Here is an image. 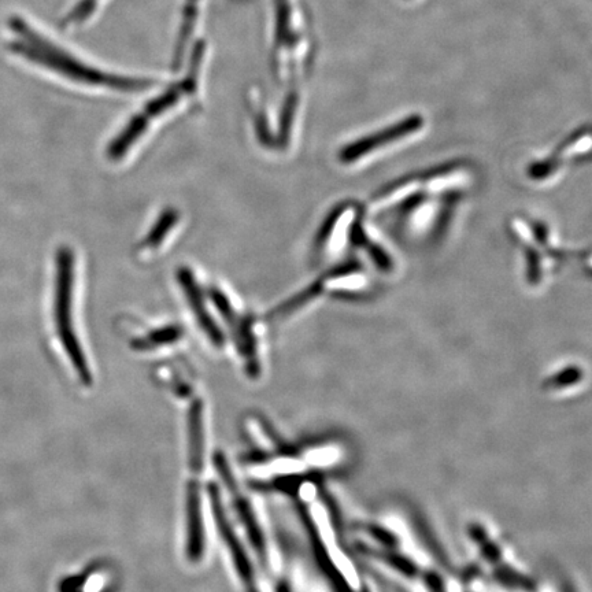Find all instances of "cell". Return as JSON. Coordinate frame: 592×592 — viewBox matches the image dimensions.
Instances as JSON below:
<instances>
[{
	"mask_svg": "<svg viewBox=\"0 0 592 592\" xmlns=\"http://www.w3.org/2000/svg\"><path fill=\"white\" fill-rule=\"evenodd\" d=\"M96 9H98V0H80L70 11L68 17L64 18L62 27L83 24V22L90 20Z\"/></svg>",
	"mask_w": 592,
	"mask_h": 592,
	"instance_id": "cell-10",
	"label": "cell"
},
{
	"mask_svg": "<svg viewBox=\"0 0 592 592\" xmlns=\"http://www.w3.org/2000/svg\"><path fill=\"white\" fill-rule=\"evenodd\" d=\"M74 255L69 247H61L57 253L55 272L54 321L65 353L85 386L92 383V373L83 347L77 338L73 324Z\"/></svg>",
	"mask_w": 592,
	"mask_h": 592,
	"instance_id": "cell-2",
	"label": "cell"
},
{
	"mask_svg": "<svg viewBox=\"0 0 592 592\" xmlns=\"http://www.w3.org/2000/svg\"><path fill=\"white\" fill-rule=\"evenodd\" d=\"M421 128H423V118L420 116L406 118V120L399 122L394 127L386 129V131H381L377 135L369 136V138L361 139L357 143L350 144V146L344 148L342 154H340V159L346 162V164L357 161V159L368 155L370 151H375L377 148L395 142V140L412 135V133Z\"/></svg>",
	"mask_w": 592,
	"mask_h": 592,
	"instance_id": "cell-6",
	"label": "cell"
},
{
	"mask_svg": "<svg viewBox=\"0 0 592 592\" xmlns=\"http://www.w3.org/2000/svg\"><path fill=\"white\" fill-rule=\"evenodd\" d=\"M9 27L18 37L7 46L13 53L21 55L43 68L53 70L66 79L76 81V83L94 85V87H106L110 90L127 92L142 91L151 85V81L148 80L127 79V77L103 73L101 70L90 68L29 27L27 21L22 20L21 17H11Z\"/></svg>",
	"mask_w": 592,
	"mask_h": 592,
	"instance_id": "cell-1",
	"label": "cell"
},
{
	"mask_svg": "<svg viewBox=\"0 0 592 592\" xmlns=\"http://www.w3.org/2000/svg\"><path fill=\"white\" fill-rule=\"evenodd\" d=\"M217 468L218 472H221V476L224 477L225 484L229 490V494H232L233 503H235L236 512H238L240 521H242L244 528H246L247 534H249L251 542L255 546L257 553L261 557L266 555V546L264 538H262L261 528L255 520L253 510L250 508V503L246 501L239 492L238 486H236L235 480L231 473L228 471V466L225 464L221 457H217Z\"/></svg>",
	"mask_w": 592,
	"mask_h": 592,
	"instance_id": "cell-7",
	"label": "cell"
},
{
	"mask_svg": "<svg viewBox=\"0 0 592 592\" xmlns=\"http://www.w3.org/2000/svg\"><path fill=\"white\" fill-rule=\"evenodd\" d=\"M203 59V46L196 48L194 57H192V68H191V79L184 81L183 84L172 87V90L166 92V94L159 96L155 101L151 102L150 105L140 113L139 116L133 118L131 122L117 136L116 139L111 142L109 148H107V155L111 159H120L127 153L128 148L132 146L142 135L144 129L147 128L148 122L151 118L161 116L166 113L173 106L180 102L181 96L188 94L195 90L196 73H199L202 66Z\"/></svg>",
	"mask_w": 592,
	"mask_h": 592,
	"instance_id": "cell-3",
	"label": "cell"
},
{
	"mask_svg": "<svg viewBox=\"0 0 592 592\" xmlns=\"http://www.w3.org/2000/svg\"><path fill=\"white\" fill-rule=\"evenodd\" d=\"M592 147V138L590 135H580L565 144L561 150V157L569 158L587 153Z\"/></svg>",
	"mask_w": 592,
	"mask_h": 592,
	"instance_id": "cell-13",
	"label": "cell"
},
{
	"mask_svg": "<svg viewBox=\"0 0 592 592\" xmlns=\"http://www.w3.org/2000/svg\"><path fill=\"white\" fill-rule=\"evenodd\" d=\"M185 514H187V549H185V553L191 562H199L205 553V523H203L199 481L191 480L188 483Z\"/></svg>",
	"mask_w": 592,
	"mask_h": 592,
	"instance_id": "cell-5",
	"label": "cell"
},
{
	"mask_svg": "<svg viewBox=\"0 0 592 592\" xmlns=\"http://www.w3.org/2000/svg\"><path fill=\"white\" fill-rule=\"evenodd\" d=\"M588 265H590L592 268V257H590V259H588Z\"/></svg>",
	"mask_w": 592,
	"mask_h": 592,
	"instance_id": "cell-15",
	"label": "cell"
},
{
	"mask_svg": "<svg viewBox=\"0 0 592 592\" xmlns=\"http://www.w3.org/2000/svg\"><path fill=\"white\" fill-rule=\"evenodd\" d=\"M210 499H212V508L214 514V520H216L218 531L221 532L222 540H224L225 546L229 553L232 555L233 565H235L236 571H238L240 579L243 580L244 586H246L249 592H259L257 586V579H255L253 568L247 557L246 551L243 546L240 545L238 536L235 531L228 523V518L225 516L224 509H222L220 495L214 487H210Z\"/></svg>",
	"mask_w": 592,
	"mask_h": 592,
	"instance_id": "cell-4",
	"label": "cell"
},
{
	"mask_svg": "<svg viewBox=\"0 0 592 592\" xmlns=\"http://www.w3.org/2000/svg\"><path fill=\"white\" fill-rule=\"evenodd\" d=\"M173 217H165L161 218V221L158 222L157 229L153 233H151L150 238H148V243L150 244H157L158 240L168 232L170 225L173 224Z\"/></svg>",
	"mask_w": 592,
	"mask_h": 592,
	"instance_id": "cell-14",
	"label": "cell"
},
{
	"mask_svg": "<svg viewBox=\"0 0 592 592\" xmlns=\"http://www.w3.org/2000/svg\"><path fill=\"white\" fill-rule=\"evenodd\" d=\"M418 188V181L416 180H407L403 181V183L397 185L395 188H391L388 190L386 194H383L380 198L381 203H394L398 201H402V199L407 198V196L413 195L414 192L417 191Z\"/></svg>",
	"mask_w": 592,
	"mask_h": 592,
	"instance_id": "cell-12",
	"label": "cell"
},
{
	"mask_svg": "<svg viewBox=\"0 0 592 592\" xmlns=\"http://www.w3.org/2000/svg\"><path fill=\"white\" fill-rule=\"evenodd\" d=\"M181 284H183L185 292H187L188 299H190L192 309L196 314V317L199 318L201 321V325L203 331L207 333V335L212 338V342L217 344V346H221L222 344V336L220 331H218L216 325H214L213 321L210 320V317L207 316L205 306H203L201 295H199L198 290H196L194 280H192L191 273L183 272L180 276Z\"/></svg>",
	"mask_w": 592,
	"mask_h": 592,
	"instance_id": "cell-9",
	"label": "cell"
},
{
	"mask_svg": "<svg viewBox=\"0 0 592 592\" xmlns=\"http://www.w3.org/2000/svg\"><path fill=\"white\" fill-rule=\"evenodd\" d=\"M465 176L460 172H446L440 173L435 177H431L428 181V190L432 192H440L447 190V188L454 187L464 181Z\"/></svg>",
	"mask_w": 592,
	"mask_h": 592,
	"instance_id": "cell-11",
	"label": "cell"
},
{
	"mask_svg": "<svg viewBox=\"0 0 592 592\" xmlns=\"http://www.w3.org/2000/svg\"><path fill=\"white\" fill-rule=\"evenodd\" d=\"M188 460L194 475H201L205 460V427H203V406L194 402L188 413Z\"/></svg>",
	"mask_w": 592,
	"mask_h": 592,
	"instance_id": "cell-8",
	"label": "cell"
}]
</instances>
